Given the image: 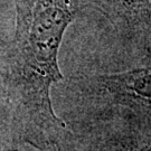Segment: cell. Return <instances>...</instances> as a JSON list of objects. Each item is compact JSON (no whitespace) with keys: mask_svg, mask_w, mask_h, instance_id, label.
Masks as SVG:
<instances>
[{"mask_svg":"<svg viewBox=\"0 0 151 151\" xmlns=\"http://www.w3.org/2000/svg\"><path fill=\"white\" fill-rule=\"evenodd\" d=\"M129 151H151V139L145 141L142 145L137 146L134 149H131Z\"/></svg>","mask_w":151,"mask_h":151,"instance_id":"cell-4","label":"cell"},{"mask_svg":"<svg viewBox=\"0 0 151 151\" xmlns=\"http://www.w3.org/2000/svg\"><path fill=\"white\" fill-rule=\"evenodd\" d=\"M106 18L114 29L151 47V0H82Z\"/></svg>","mask_w":151,"mask_h":151,"instance_id":"cell-3","label":"cell"},{"mask_svg":"<svg viewBox=\"0 0 151 151\" xmlns=\"http://www.w3.org/2000/svg\"><path fill=\"white\" fill-rule=\"evenodd\" d=\"M86 83L99 97L151 122V63L121 73L93 76Z\"/></svg>","mask_w":151,"mask_h":151,"instance_id":"cell-2","label":"cell"},{"mask_svg":"<svg viewBox=\"0 0 151 151\" xmlns=\"http://www.w3.org/2000/svg\"><path fill=\"white\" fill-rule=\"evenodd\" d=\"M16 28L9 52L8 88L18 114L34 125L37 145L50 147L65 124L53 111L49 92L63 76L58 50L82 0H15Z\"/></svg>","mask_w":151,"mask_h":151,"instance_id":"cell-1","label":"cell"}]
</instances>
